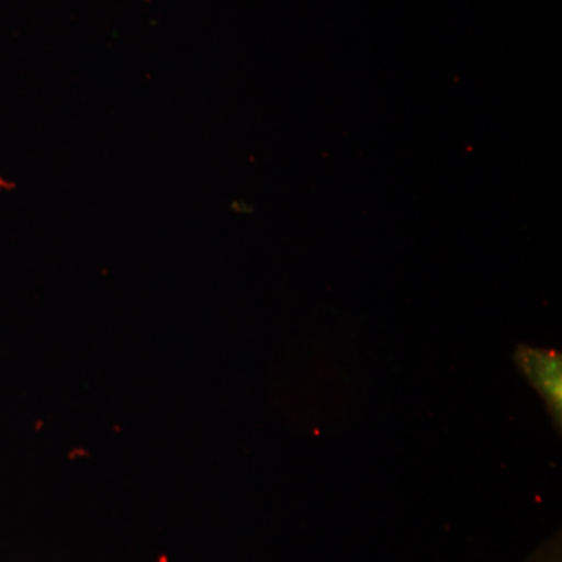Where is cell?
<instances>
[{"label":"cell","mask_w":562,"mask_h":562,"mask_svg":"<svg viewBox=\"0 0 562 562\" xmlns=\"http://www.w3.org/2000/svg\"><path fill=\"white\" fill-rule=\"evenodd\" d=\"M517 368L538 392L552 417L554 428L562 427V355L553 349L519 346L514 353Z\"/></svg>","instance_id":"obj_1"}]
</instances>
